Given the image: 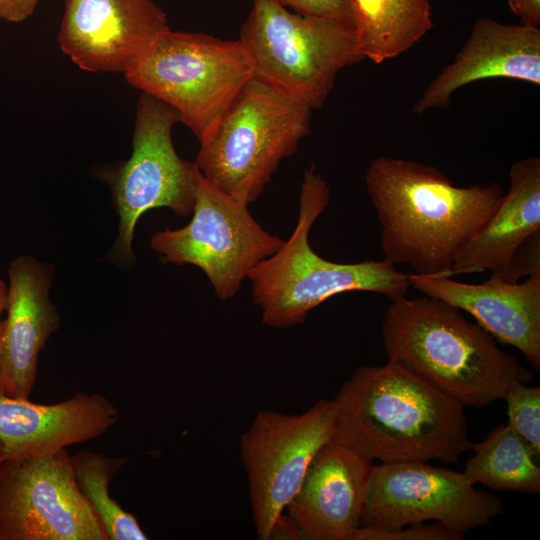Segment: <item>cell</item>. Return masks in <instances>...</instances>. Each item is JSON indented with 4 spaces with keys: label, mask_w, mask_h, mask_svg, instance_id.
Segmentation results:
<instances>
[{
    "label": "cell",
    "mask_w": 540,
    "mask_h": 540,
    "mask_svg": "<svg viewBox=\"0 0 540 540\" xmlns=\"http://www.w3.org/2000/svg\"><path fill=\"white\" fill-rule=\"evenodd\" d=\"M464 534L440 522L410 524L397 529L359 526L350 540H461Z\"/></svg>",
    "instance_id": "cell-24"
},
{
    "label": "cell",
    "mask_w": 540,
    "mask_h": 540,
    "mask_svg": "<svg viewBox=\"0 0 540 540\" xmlns=\"http://www.w3.org/2000/svg\"><path fill=\"white\" fill-rule=\"evenodd\" d=\"M239 40L255 78L311 110L324 105L341 70L365 59L353 26L291 12L278 0H252Z\"/></svg>",
    "instance_id": "cell-7"
},
{
    "label": "cell",
    "mask_w": 540,
    "mask_h": 540,
    "mask_svg": "<svg viewBox=\"0 0 540 540\" xmlns=\"http://www.w3.org/2000/svg\"><path fill=\"white\" fill-rule=\"evenodd\" d=\"M509 180L499 206L457 256L448 277L489 271L502 279L520 247L540 232V159L515 162Z\"/></svg>",
    "instance_id": "cell-19"
},
{
    "label": "cell",
    "mask_w": 540,
    "mask_h": 540,
    "mask_svg": "<svg viewBox=\"0 0 540 540\" xmlns=\"http://www.w3.org/2000/svg\"><path fill=\"white\" fill-rule=\"evenodd\" d=\"M39 0H0V20L20 23L35 11Z\"/></svg>",
    "instance_id": "cell-26"
},
{
    "label": "cell",
    "mask_w": 540,
    "mask_h": 540,
    "mask_svg": "<svg viewBox=\"0 0 540 540\" xmlns=\"http://www.w3.org/2000/svg\"><path fill=\"white\" fill-rule=\"evenodd\" d=\"M329 200L328 183L312 165L301 182L299 215L291 236L247 276L264 324L275 328L302 324L312 309L344 292L379 293L393 302L405 297L410 288L409 274L387 259L338 263L312 249L310 230Z\"/></svg>",
    "instance_id": "cell-4"
},
{
    "label": "cell",
    "mask_w": 540,
    "mask_h": 540,
    "mask_svg": "<svg viewBox=\"0 0 540 540\" xmlns=\"http://www.w3.org/2000/svg\"><path fill=\"white\" fill-rule=\"evenodd\" d=\"M374 462L328 442L310 462L285 511L305 540H350L360 526Z\"/></svg>",
    "instance_id": "cell-14"
},
{
    "label": "cell",
    "mask_w": 540,
    "mask_h": 540,
    "mask_svg": "<svg viewBox=\"0 0 540 540\" xmlns=\"http://www.w3.org/2000/svg\"><path fill=\"white\" fill-rule=\"evenodd\" d=\"M507 78L540 85V28L479 18L454 59L429 83L413 112L448 107L460 88Z\"/></svg>",
    "instance_id": "cell-15"
},
{
    "label": "cell",
    "mask_w": 540,
    "mask_h": 540,
    "mask_svg": "<svg viewBox=\"0 0 540 540\" xmlns=\"http://www.w3.org/2000/svg\"><path fill=\"white\" fill-rule=\"evenodd\" d=\"M365 184L385 259L431 277H448L504 196L497 184L459 187L434 166L385 156L370 163Z\"/></svg>",
    "instance_id": "cell-1"
},
{
    "label": "cell",
    "mask_w": 540,
    "mask_h": 540,
    "mask_svg": "<svg viewBox=\"0 0 540 540\" xmlns=\"http://www.w3.org/2000/svg\"><path fill=\"white\" fill-rule=\"evenodd\" d=\"M168 29L153 0H66L57 40L80 69L125 74Z\"/></svg>",
    "instance_id": "cell-13"
},
{
    "label": "cell",
    "mask_w": 540,
    "mask_h": 540,
    "mask_svg": "<svg viewBox=\"0 0 540 540\" xmlns=\"http://www.w3.org/2000/svg\"><path fill=\"white\" fill-rule=\"evenodd\" d=\"M508 6L520 24L540 28V0H508Z\"/></svg>",
    "instance_id": "cell-27"
},
{
    "label": "cell",
    "mask_w": 540,
    "mask_h": 540,
    "mask_svg": "<svg viewBox=\"0 0 540 540\" xmlns=\"http://www.w3.org/2000/svg\"><path fill=\"white\" fill-rule=\"evenodd\" d=\"M124 75L131 86L172 107L203 145L254 68L239 39L168 29Z\"/></svg>",
    "instance_id": "cell-5"
},
{
    "label": "cell",
    "mask_w": 540,
    "mask_h": 540,
    "mask_svg": "<svg viewBox=\"0 0 540 540\" xmlns=\"http://www.w3.org/2000/svg\"><path fill=\"white\" fill-rule=\"evenodd\" d=\"M504 513L502 501L476 488L463 471L422 461L374 464L360 526L397 529L440 522L465 534Z\"/></svg>",
    "instance_id": "cell-10"
},
{
    "label": "cell",
    "mask_w": 540,
    "mask_h": 540,
    "mask_svg": "<svg viewBox=\"0 0 540 540\" xmlns=\"http://www.w3.org/2000/svg\"><path fill=\"white\" fill-rule=\"evenodd\" d=\"M0 540H108L66 449L1 462Z\"/></svg>",
    "instance_id": "cell-12"
},
{
    "label": "cell",
    "mask_w": 540,
    "mask_h": 540,
    "mask_svg": "<svg viewBox=\"0 0 540 540\" xmlns=\"http://www.w3.org/2000/svg\"><path fill=\"white\" fill-rule=\"evenodd\" d=\"M52 274L51 265L29 256L10 263L1 358L5 395L10 397L29 399L37 379L39 353L60 326L48 296Z\"/></svg>",
    "instance_id": "cell-18"
},
{
    "label": "cell",
    "mask_w": 540,
    "mask_h": 540,
    "mask_svg": "<svg viewBox=\"0 0 540 540\" xmlns=\"http://www.w3.org/2000/svg\"><path fill=\"white\" fill-rule=\"evenodd\" d=\"M295 12L305 15L332 17L354 27L350 0H278Z\"/></svg>",
    "instance_id": "cell-25"
},
{
    "label": "cell",
    "mask_w": 540,
    "mask_h": 540,
    "mask_svg": "<svg viewBox=\"0 0 540 540\" xmlns=\"http://www.w3.org/2000/svg\"><path fill=\"white\" fill-rule=\"evenodd\" d=\"M335 403L332 442L379 463H451L471 447L464 406L390 361L357 368Z\"/></svg>",
    "instance_id": "cell-2"
},
{
    "label": "cell",
    "mask_w": 540,
    "mask_h": 540,
    "mask_svg": "<svg viewBox=\"0 0 540 540\" xmlns=\"http://www.w3.org/2000/svg\"><path fill=\"white\" fill-rule=\"evenodd\" d=\"M335 412L333 399H320L298 415L261 410L241 435V459L258 539H269L310 462L332 440Z\"/></svg>",
    "instance_id": "cell-11"
},
{
    "label": "cell",
    "mask_w": 540,
    "mask_h": 540,
    "mask_svg": "<svg viewBox=\"0 0 540 540\" xmlns=\"http://www.w3.org/2000/svg\"><path fill=\"white\" fill-rule=\"evenodd\" d=\"M388 361L413 373L464 407L484 408L533 373L461 311L427 295L393 301L384 314Z\"/></svg>",
    "instance_id": "cell-3"
},
{
    "label": "cell",
    "mask_w": 540,
    "mask_h": 540,
    "mask_svg": "<svg viewBox=\"0 0 540 540\" xmlns=\"http://www.w3.org/2000/svg\"><path fill=\"white\" fill-rule=\"evenodd\" d=\"M116 406L99 393L79 392L55 404L0 395V444L3 460L54 454L93 440L117 424Z\"/></svg>",
    "instance_id": "cell-17"
},
{
    "label": "cell",
    "mask_w": 540,
    "mask_h": 540,
    "mask_svg": "<svg viewBox=\"0 0 540 540\" xmlns=\"http://www.w3.org/2000/svg\"><path fill=\"white\" fill-rule=\"evenodd\" d=\"M284 243L264 230L245 205L199 174L192 219L151 238L162 262L191 264L209 279L222 300L234 297L248 273Z\"/></svg>",
    "instance_id": "cell-8"
},
{
    "label": "cell",
    "mask_w": 540,
    "mask_h": 540,
    "mask_svg": "<svg viewBox=\"0 0 540 540\" xmlns=\"http://www.w3.org/2000/svg\"><path fill=\"white\" fill-rule=\"evenodd\" d=\"M178 113L163 101L142 93L136 109L133 150L112 180L120 217L118 239L111 252L121 262H133L132 242L138 219L148 210L167 207L192 214L199 179L195 163L181 159L173 145Z\"/></svg>",
    "instance_id": "cell-9"
},
{
    "label": "cell",
    "mask_w": 540,
    "mask_h": 540,
    "mask_svg": "<svg viewBox=\"0 0 540 540\" xmlns=\"http://www.w3.org/2000/svg\"><path fill=\"white\" fill-rule=\"evenodd\" d=\"M410 285L472 315L493 338L518 349L533 369L540 368V274L519 283L496 275L483 283L451 277L408 275Z\"/></svg>",
    "instance_id": "cell-16"
},
{
    "label": "cell",
    "mask_w": 540,
    "mask_h": 540,
    "mask_svg": "<svg viewBox=\"0 0 540 540\" xmlns=\"http://www.w3.org/2000/svg\"><path fill=\"white\" fill-rule=\"evenodd\" d=\"M463 471L473 484L493 490L538 494L540 467L528 443L507 424L494 428L480 443Z\"/></svg>",
    "instance_id": "cell-21"
},
{
    "label": "cell",
    "mask_w": 540,
    "mask_h": 540,
    "mask_svg": "<svg viewBox=\"0 0 540 540\" xmlns=\"http://www.w3.org/2000/svg\"><path fill=\"white\" fill-rule=\"evenodd\" d=\"M507 425L540 456V388L517 382L508 390Z\"/></svg>",
    "instance_id": "cell-23"
},
{
    "label": "cell",
    "mask_w": 540,
    "mask_h": 540,
    "mask_svg": "<svg viewBox=\"0 0 540 540\" xmlns=\"http://www.w3.org/2000/svg\"><path fill=\"white\" fill-rule=\"evenodd\" d=\"M7 300V285L0 279V395L5 394L2 371H1V358H2V313L6 308Z\"/></svg>",
    "instance_id": "cell-29"
},
{
    "label": "cell",
    "mask_w": 540,
    "mask_h": 540,
    "mask_svg": "<svg viewBox=\"0 0 540 540\" xmlns=\"http://www.w3.org/2000/svg\"><path fill=\"white\" fill-rule=\"evenodd\" d=\"M270 539L300 540L303 537L296 523L284 511L274 522L268 540Z\"/></svg>",
    "instance_id": "cell-28"
},
{
    "label": "cell",
    "mask_w": 540,
    "mask_h": 540,
    "mask_svg": "<svg viewBox=\"0 0 540 540\" xmlns=\"http://www.w3.org/2000/svg\"><path fill=\"white\" fill-rule=\"evenodd\" d=\"M2 461H3V457H2V447H1V444H0V464H1Z\"/></svg>",
    "instance_id": "cell-30"
},
{
    "label": "cell",
    "mask_w": 540,
    "mask_h": 540,
    "mask_svg": "<svg viewBox=\"0 0 540 540\" xmlns=\"http://www.w3.org/2000/svg\"><path fill=\"white\" fill-rule=\"evenodd\" d=\"M70 458L79 489L102 523L108 540H147L137 518L109 494L113 476L129 459L87 450Z\"/></svg>",
    "instance_id": "cell-22"
},
{
    "label": "cell",
    "mask_w": 540,
    "mask_h": 540,
    "mask_svg": "<svg viewBox=\"0 0 540 540\" xmlns=\"http://www.w3.org/2000/svg\"><path fill=\"white\" fill-rule=\"evenodd\" d=\"M364 58L376 64L418 43L434 26L429 0H350Z\"/></svg>",
    "instance_id": "cell-20"
},
{
    "label": "cell",
    "mask_w": 540,
    "mask_h": 540,
    "mask_svg": "<svg viewBox=\"0 0 540 540\" xmlns=\"http://www.w3.org/2000/svg\"><path fill=\"white\" fill-rule=\"evenodd\" d=\"M305 104L253 77L194 162L202 176L239 202L256 201L282 159L310 133Z\"/></svg>",
    "instance_id": "cell-6"
}]
</instances>
